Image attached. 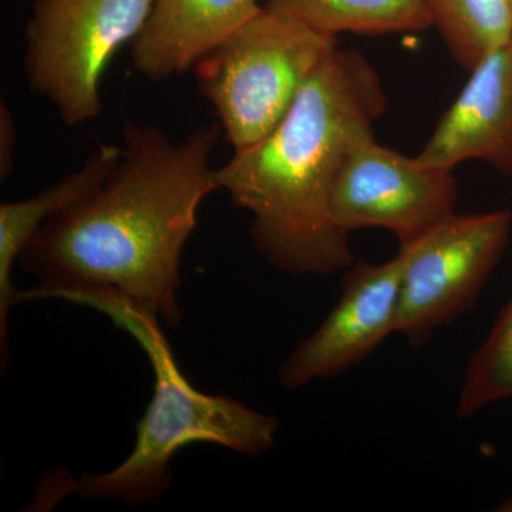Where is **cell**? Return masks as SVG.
I'll return each mask as SVG.
<instances>
[{"instance_id":"obj_3","label":"cell","mask_w":512,"mask_h":512,"mask_svg":"<svg viewBox=\"0 0 512 512\" xmlns=\"http://www.w3.org/2000/svg\"><path fill=\"white\" fill-rule=\"evenodd\" d=\"M57 299L109 316L146 353L154 375L153 397L137 423V440L119 467L77 481L87 500L156 505L170 487L171 461L181 448L211 443L244 456H259L274 446L279 420L229 396L195 389L183 375L158 318L109 291L62 293Z\"/></svg>"},{"instance_id":"obj_1","label":"cell","mask_w":512,"mask_h":512,"mask_svg":"<svg viewBox=\"0 0 512 512\" xmlns=\"http://www.w3.org/2000/svg\"><path fill=\"white\" fill-rule=\"evenodd\" d=\"M221 131L202 124L177 144L156 126L128 121L106 181L50 217L20 254V268L40 281L22 301L116 292L178 328L181 256L202 201L218 190L210 158Z\"/></svg>"},{"instance_id":"obj_7","label":"cell","mask_w":512,"mask_h":512,"mask_svg":"<svg viewBox=\"0 0 512 512\" xmlns=\"http://www.w3.org/2000/svg\"><path fill=\"white\" fill-rule=\"evenodd\" d=\"M457 195L453 171L423 167L416 157L367 136L357 141L340 167L332 214L348 234L383 228L404 244L456 214Z\"/></svg>"},{"instance_id":"obj_17","label":"cell","mask_w":512,"mask_h":512,"mask_svg":"<svg viewBox=\"0 0 512 512\" xmlns=\"http://www.w3.org/2000/svg\"><path fill=\"white\" fill-rule=\"evenodd\" d=\"M511 3H512V0H511Z\"/></svg>"},{"instance_id":"obj_16","label":"cell","mask_w":512,"mask_h":512,"mask_svg":"<svg viewBox=\"0 0 512 512\" xmlns=\"http://www.w3.org/2000/svg\"><path fill=\"white\" fill-rule=\"evenodd\" d=\"M497 511L512 512V497L507 498L503 504L498 505Z\"/></svg>"},{"instance_id":"obj_12","label":"cell","mask_w":512,"mask_h":512,"mask_svg":"<svg viewBox=\"0 0 512 512\" xmlns=\"http://www.w3.org/2000/svg\"><path fill=\"white\" fill-rule=\"evenodd\" d=\"M266 5L335 36L386 35L433 26L426 0H268Z\"/></svg>"},{"instance_id":"obj_13","label":"cell","mask_w":512,"mask_h":512,"mask_svg":"<svg viewBox=\"0 0 512 512\" xmlns=\"http://www.w3.org/2000/svg\"><path fill=\"white\" fill-rule=\"evenodd\" d=\"M431 25L448 52L471 72L512 39L511 0H426Z\"/></svg>"},{"instance_id":"obj_2","label":"cell","mask_w":512,"mask_h":512,"mask_svg":"<svg viewBox=\"0 0 512 512\" xmlns=\"http://www.w3.org/2000/svg\"><path fill=\"white\" fill-rule=\"evenodd\" d=\"M386 107L372 63L338 47L275 130L214 170L218 190L251 214L249 237L275 269L325 276L353 265L349 234L333 218V185Z\"/></svg>"},{"instance_id":"obj_5","label":"cell","mask_w":512,"mask_h":512,"mask_svg":"<svg viewBox=\"0 0 512 512\" xmlns=\"http://www.w3.org/2000/svg\"><path fill=\"white\" fill-rule=\"evenodd\" d=\"M153 0H36L25 72L67 126L100 116V83L113 56L146 25Z\"/></svg>"},{"instance_id":"obj_6","label":"cell","mask_w":512,"mask_h":512,"mask_svg":"<svg viewBox=\"0 0 512 512\" xmlns=\"http://www.w3.org/2000/svg\"><path fill=\"white\" fill-rule=\"evenodd\" d=\"M512 228V212L453 214L400 244L397 335L421 348L443 326L476 306L500 264Z\"/></svg>"},{"instance_id":"obj_14","label":"cell","mask_w":512,"mask_h":512,"mask_svg":"<svg viewBox=\"0 0 512 512\" xmlns=\"http://www.w3.org/2000/svg\"><path fill=\"white\" fill-rule=\"evenodd\" d=\"M512 397V299L495 320L487 339L471 356L458 394L457 417L474 414Z\"/></svg>"},{"instance_id":"obj_10","label":"cell","mask_w":512,"mask_h":512,"mask_svg":"<svg viewBox=\"0 0 512 512\" xmlns=\"http://www.w3.org/2000/svg\"><path fill=\"white\" fill-rule=\"evenodd\" d=\"M259 0H153L131 47L141 76L163 82L180 76L255 18Z\"/></svg>"},{"instance_id":"obj_8","label":"cell","mask_w":512,"mask_h":512,"mask_svg":"<svg viewBox=\"0 0 512 512\" xmlns=\"http://www.w3.org/2000/svg\"><path fill=\"white\" fill-rule=\"evenodd\" d=\"M402 261L357 262L343 276L342 296L318 329L301 340L279 369V384L301 389L329 379L372 355L397 333Z\"/></svg>"},{"instance_id":"obj_9","label":"cell","mask_w":512,"mask_h":512,"mask_svg":"<svg viewBox=\"0 0 512 512\" xmlns=\"http://www.w3.org/2000/svg\"><path fill=\"white\" fill-rule=\"evenodd\" d=\"M416 158L423 167L446 171L480 160L512 178V39L471 70Z\"/></svg>"},{"instance_id":"obj_4","label":"cell","mask_w":512,"mask_h":512,"mask_svg":"<svg viewBox=\"0 0 512 512\" xmlns=\"http://www.w3.org/2000/svg\"><path fill=\"white\" fill-rule=\"evenodd\" d=\"M338 47V36L266 5L201 59L194 67L198 86L234 151L275 130L309 77Z\"/></svg>"},{"instance_id":"obj_11","label":"cell","mask_w":512,"mask_h":512,"mask_svg":"<svg viewBox=\"0 0 512 512\" xmlns=\"http://www.w3.org/2000/svg\"><path fill=\"white\" fill-rule=\"evenodd\" d=\"M120 158L121 147L100 144L80 170L59 183L26 200L0 205V346L3 360L8 357L10 309L22 302V291L12 284L13 265L40 227L57 212L66 210L99 188Z\"/></svg>"},{"instance_id":"obj_15","label":"cell","mask_w":512,"mask_h":512,"mask_svg":"<svg viewBox=\"0 0 512 512\" xmlns=\"http://www.w3.org/2000/svg\"><path fill=\"white\" fill-rule=\"evenodd\" d=\"M18 131L8 107H0V178L5 180L13 171V151H15Z\"/></svg>"}]
</instances>
